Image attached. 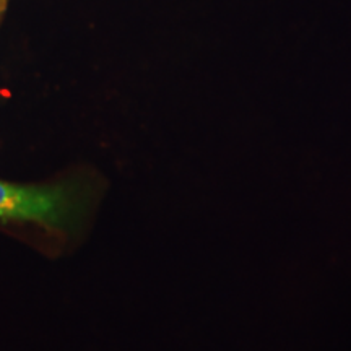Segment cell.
<instances>
[{
	"label": "cell",
	"instance_id": "cell-1",
	"mask_svg": "<svg viewBox=\"0 0 351 351\" xmlns=\"http://www.w3.org/2000/svg\"><path fill=\"white\" fill-rule=\"evenodd\" d=\"M73 212V197L65 187L15 186L0 181V218L64 230L72 221Z\"/></svg>",
	"mask_w": 351,
	"mask_h": 351
},
{
	"label": "cell",
	"instance_id": "cell-2",
	"mask_svg": "<svg viewBox=\"0 0 351 351\" xmlns=\"http://www.w3.org/2000/svg\"><path fill=\"white\" fill-rule=\"evenodd\" d=\"M5 2H7V0H0V12H2L3 7H5Z\"/></svg>",
	"mask_w": 351,
	"mask_h": 351
}]
</instances>
